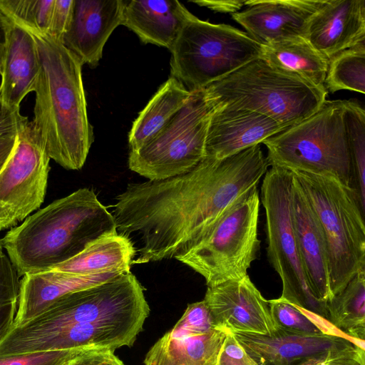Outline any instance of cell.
Returning <instances> with one entry per match:
<instances>
[{"instance_id":"33","label":"cell","mask_w":365,"mask_h":365,"mask_svg":"<svg viewBox=\"0 0 365 365\" xmlns=\"http://www.w3.org/2000/svg\"><path fill=\"white\" fill-rule=\"evenodd\" d=\"M20 292L19 276L3 251L0 252V306L18 302Z\"/></svg>"},{"instance_id":"18","label":"cell","mask_w":365,"mask_h":365,"mask_svg":"<svg viewBox=\"0 0 365 365\" xmlns=\"http://www.w3.org/2000/svg\"><path fill=\"white\" fill-rule=\"evenodd\" d=\"M205 157L222 159L262 143L285 128L269 117L245 109L214 106Z\"/></svg>"},{"instance_id":"29","label":"cell","mask_w":365,"mask_h":365,"mask_svg":"<svg viewBox=\"0 0 365 365\" xmlns=\"http://www.w3.org/2000/svg\"><path fill=\"white\" fill-rule=\"evenodd\" d=\"M324 86L331 93L341 90L365 93V41L329 60Z\"/></svg>"},{"instance_id":"1","label":"cell","mask_w":365,"mask_h":365,"mask_svg":"<svg viewBox=\"0 0 365 365\" xmlns=\"http://www.w3.org/2000/svg\"><path fill=\"white\" fill-rule=\"evenodd\" d=\"M269 167L260 145L232 155L205 157L187 173L128 184L116 197L118 233L135 249L133 264L176 259L192 249Z\"/></svg>"},{"instance_id":"5","label":"cell","mask_w":365,"mask_h":365,"mask_svg":"<svg viewBox=\"0 0 365 365\" xmlns=\"http://www.w3.org/2000/svg\"><path fill=\"white\" fill-rule=\"evenodd\" d=\"M205 90L214 106L252 110L285 129L315 113L327 95L324 87L278 71L259 57Z\"/></svg>"},{"instance_id":"21","label":"cell","mask_w":365,"mask_h":365,"mask_svg":"<svg viewBox=\"0 0 365 365\" xmlns=\"http://www.w3.org/2000/svg\"><path fill=\"white\" fill-rule=\"evenodd\" d=\"M120 274L82 275L51 269L25 274L20 280L18 309L13 326L28 322L65 294L103 283Z\"/></svg>"},{"instance_id":"42","label":"cell","mask_w":365,"mask_h":365,"mask_svg":"<svg viewBox=\"0 0 365 365\" xmlns=\"http://www.w3.org/2000/svg\"><path fill=\"white\" fill-rule=\"evenodd\" d=\"M324 365H365V354L339 357Z\"/></svg>"},{"instance_id":"28","label":"cell","mask_w":365,"mask_h":365,"mask_svg":"<svg viewBox=\"0 0 365 365\" xmlns=\"http://www.w3.org/2000/svg\"><path fill=\"white\" fill-rule=\"evenodd\" d=\"M344 122L351 167V187L365 211V110L354 100L346 102Z\"/></svg>"},{"instance_id":"25","label":"cell","mask_w":365,"mask_h":365,"mask_svg":"<svg viewBox=\"0 0 365 365\" xmlns=\"http://www.w3.org/2000/svg\"><path fill=\"white\" fill-rule=\"evenodd\" d=\"M259 58L272 67L317 87H324L329 61L305 38L262 46Z\"/></svg>"},{"instance_id":"16","label":"cell","mask_w":365,"mask_h":365,"mask_svg":"<svg viewBox=\"0 0 365 365\" xmlns=\"http://www.w3.org/2000/svg\"><path fill=\"white\" fill-rule=\"evenodd\" d=\"M325 0H247V8L232 14L261 46L305 38L309 21Z\"/></svg>"},{"instance_id":"4","label":"cell","mask_w":365,"mask_h":365,"mask_svg":"<svg viewBox=\"0 0 365 365\" xmlns=\"http://www.w3.org/2000/svg\"><path fill=\"white\" fill-rule=\"evenodd\" d=\"M115 230L113 214L83 187L30 215L1 242L20 277L52 269Z\"/></svg>"},{"instance_id":"36","label":"cell","mask_w":365,"mask_h":365,"mask_svg":"<svg viewBox=\"0 0 365 365\" xmlns=\"http://www.w3.org/2000/svg\"><path fill=\"white\" fill-rule=\"evenodd\" d=\"M68 365H125L113 351L108 350H91L85 351L74 359Z\"/></svg>"},{"instance_id":"37","label":"cell","mask_w":365,"mask_h":365,"mask_svg":"<svg viewBox=\"0 0 365 365\" xmlns=\"http://www.w3.org/2000/svg\"><path fill=\"white\" fill-rule=\"evenodd\" d=\"M28 121L19 110L9 107L0 99V134L17 133Z\"/></svg>"},{"instance_id":"7","label":"cell","mask_w":365,"mask_h":365,"mask_svg":"<svg viewBox=\"0 0 365 365\" xmlns=\"http://www.w3.org/2000/svg\"><path fill=\"white\" fill-rule=\"evenodd\" d=\"M347 100H326L312 115L267 138L269 166L330 175L351 187L344 112Z\"/></svg>"},{"instance_id":"2","label":"cell","mask_w":365,"mask_h":365,"mask_svg":"<svg viewBox=\"0 0 365 365\" xmlns=\"http://www.w3.org/2000/svg\"><path fill=\"white\" fill-rule=\"evenodd\" d=\"M150 313L143 289L130 272L65 294L28 322L12 326L5 338L43 334V351H115L130 347Z\"/></svg>"},{"instance_id":"35","label":"cell","mask_w":365,"mask_h":365,"mask_svg":"<svg viewBox=\"0 0 365 365\" xmlns=\"http://www.w3.org/2000/svg\"><path fill=\"white\" fill-rule=\"evenodd\" d=\"M73 0H55L51 24L46 34L61 42L73 14Z\"/></svg>"},{"instance_id":"22","label":"cell","mask_w":365,"mask_h":365,"mask_svg":"<svg viewBox=\"0 0 365 365\" xmlns=\"http://www.w3.org/2000/svg\"><path fill=\"white\" fill-rule=\"evenodd\" d=\"M11 22L1 74L0 99L9 107L19 110L26 96L34 92L40 66L32 33Z\"/></svg>"},{"instance_id":"11","label":"cell","mask_w":365,"mask_h":365,"mask_svg":"<svg viewBox=\"0 0 365 365\" xmlns=\"http://www.w3.org/2000/svg\"><path fill=\"white\" fill-rule=\"evenodd\" d=\"M212 110L205 88L194 91L189 101L151 139L130 150L129 169L148 180L191 170L205 158Z\"/></svg>"},{"instance_id":"23","label":"cell","mask_w":365,"mask_h":365,"mask_svg":"<svg viewBox=\"0 0 365 365\" xmlns=\"http://www.w3.org/2000/svg\"><path fill=\"white\" fill-rule=\"evenodd\" d=\"M188 11L177 0H123L121 25L143 43L170 50Z\"/></svg>"},{"instance_id":"9","label":"cell","mask_w":365,"mask_h":365,"mask_svg":"<svg viewBox=\"0 0 365 365\" xmlns=\"http://www.w3.org/2000/svg\"><path fill=\"white\" fill-rule=\"evenodd\" d=\"M260 197L255 187L215 224L197 245L176 258L205 279L207 287L247 274L259 249Z\"/></svg>"},{"instance_id":"30","label":"cell","mask_w":365,"mask_h":365,"mask_svg":"<svg viewBox=\"0 0 365 365\" xmlns=\"http://www.w3.org/2000/svg\"><path fill=\"white\" fill-rule=\"evenodd\" d=\"M55 0H0V11L29 31L46 34Z\"/></svg>"},{"instance_id":"34","label":"cell","mask_w":365,"mask_h":365,"mask_svg":"<svg viewBox=\"0 0 365 365\" xmlns=\"http://www.w3.org/2000/svg\"><path fill=\"white\" fill-rule=\"evenodd\" d=\"M216 365H257L230 331L220 349Z\"/></svg>"},{"instance_id":"15","label":"cell","mask_w":365,"mask_h":365,"mask_svg":"<svg viewBox=\"0 0 365 365\" xmlns=\"http://www.w3.org/2000/svg\"><path fill=\"white\" fill-rule=\"evenodd\" d=\"M215 329L271 334L276 329L268 300L248 275L207 287L205 298Z\"/></svg>"},{"instance_id":"39","label":"cell","mask_w":365,"mask_h":365,"mask_svg":"<svg viewBox=\"0 0 365 365\" xmlns=\"http://www.w3.org/2000/svg\"><path fill=\"white\" fill-rule=\"evenodd\" d=\"M17 309L18 302H11L0 306V341L13 326Z\"/></svg>"},{"instance_id":"43","label":"cell","mask_w":365,"mask_h":365,"mask_svg":"<svg viewBox=\"0 0 365 365\" xmlns=\"http://www.w3.org/2000/svg\"><path fill=\"white\" fill-rule=\"evenodd\" d=\"M2 251H3V247H2V245L1 242V239H0V252H1Z\"/></svg>"},{"instance_id":"14","label":"cell","mask_w":365,"mask_h":365,"mask_svg":"<svg viewBox=\"0 0 365 365\" xmlns=\"http://www.w3.org/2000/svg\"><path fill=\"white\" fill-rule=\"evenodd\" d=\"M227 331L215 329L204 300L189 304L171 330L148 351L145 365H216Z\"/></svg>"},{"instance_id":"19","label":"cell","mask_w":365,"mask_h":365,"mask_svg":"<svg viewBox=\"0 0 365 365\" xmlns=\"http://www.w3.org/2000/svg\"><path fill=\"white\" fill-rule=\"evenodd\" d=\"M306 38L328 61L365 41V0H325L309 21Z\"/></svg>"},{"instance_id":"27","label":"cell","mask_w":365,"mask_h":365,"mask_svg":"<svg viewBox=\"0 0 365 365\" xmlns=\"http://www.w3.org/2000/svg\"><path fill=\"white\" fill-rule=\"evenodd\" d=\"M327 309L329 323L364 347L365 269L327 301Z\"/></svg>"},{"instance_id":"12","label":"cell","mask_w":365,"mask_h":365,"mask_svg":"<svg viewBox=\"0 0 365 365\" xmlns=\"http://www.w3.org/2000/svg\"><path fill=\"white\" fill-rule=\"evenodd\" d=\"M50 158L31 121L17 132L0 171V232L15 227L40 207L46 193Z\"/></svg>"},{"instance_id":"20","label":"cell","mask_w":365,"mask_h":365,"mask_svg":"<svg viewBox=\"0 0 365 365\" xmlns=\"http://www.w3.org/2000/svg\"><path fill=\"white\" fill-rule=\"evenodd\" d=\"M290 205L294 231L309 287L316 298L327 302L331 293L324 237L312 207L293 175Z\"/></svg>"},{"instance_id":"26","label":"cell","mask_w":365,"mask_h":365,"mask_svg":"<svg viewBox=\"0 0 365 365\" xmlns=\"http://www.w3.org/2000/svg\"><path fill=\"white\" fill-rule=\"evenodd\" d=\"M192 92L170 76L133 121L128 134L130 150L151 139L189 101Z\"/></svg>"},{"instance_id":"17","label":"cell","mask_w":365,"mask_h":365,"mask_svg":"<svg viewBox=\"0 0 365 365\" xmlns=\"http://www.w3.org/2000/svg\"><path fill=\"white\" fill-rule=\"evenodd\" d=\"M123 0H73L61 43L82 65L98 66L106 43L122 21Z\"/></svg>"},{"instance_id":"24","label":"cell","mask_w":365,"mask_h":365,"mask_svg":"<svg viewBox=\"0 0 365 365\" xmlns=\"http://www.w3.org/2000/svg\"><path fill=\"white\" fill-rule=\"evenodd\" d=\"M135 254L132 242L115 230L98 237L78 255L52 269L82 275L125 273L130 272Z\"/></svg>"},{"instance_id":"31","label":"cell","mask_w":365,"mask_h":365,"mask_svg":"<svg viewBox=\"0 0 365 365\" xmlns=\"http://www.w3.org/2000/svg\"><path fill=\"white\" fill-rule=\"evenodd\" d=\"M269 311L278 329L303 335L336 334L327 326L314 318V314L280 298L268 300Z\"/></svg>"},{"instance_id":"40","label":"cell","mask_w":365,"mask_h":365,"mask_svg":"<svg viewBox=\"0 0 365 365\" xmlns=\"http://www.w3.org/2000/svg\"><path fill=\"white\" fill-rule=\"evenodd\" d=\"M17 133L0 134V171L16 144Z\"/></svg>"},{"instance_id":"38","label":"cell","mask_w":365,"mask_h":365,"mask_svg":"<svg viewBox=\"0 0 365 365\" xmlns=\"http://www.w3.org/2000/svg\"><path fill=\"white\" fill-rule=\"evenodd\" d=\"M190 2L200 6L206 7L215 12L230 13L238 12L245 6L246 0H191Z\"/></svg>"},{"instance_id":"32","label":"cell","mask_w":365,"mask_h":365,"mask_svg":"<svg viewBox=\"0 0 365 365\" xmlns=\"http://www.w3.org/2000/svg\"><path fill=\"white\" fill-rule=\"evenodd\" d=\"M91 351V350H89ZM81 349L49 350L0 356V365H68Z\"/></svg>"},{"instance_id":"3","label":"cell","mask_w":365,"mask_h":365,"mask_svg":"<svg viewBox=\"0 0 365 365\" xmlns=\"http://www.w3.org/2000/svg\"><path fill=\"white\" fill-rule=\"evenodd\" d=\"M31 33L40 70L31 122L51 159L67 170H80L94 140L88 117L83 65L58 40L46 34Z\"/></svg>"},{"instance_id":"6","label":"cell","mask_w":365,"mask_h":365,"mask_svg":"<svg viewBox=\"0 0 365 365\" xmlns=\"http://www.w3.org/2000/svg\"><path fill=\"white\" fill-rule=\"evenodd\" d=\"M290 171L312 207L324 237L331 298L359 271L365 269V211L353 188L336 177Z\"/></svg>"},{"instance_id":"10","label":"cell","mask_w":365,"mask_h":365,"mask_svg":"<svg viewBox=\"0 0 365 365\" xmlns=\"http://www.w3.org/2000/svg\"><path fill=\"white\" fill-rule=\"evenodd\" d=\"M269 167L263 177L260 200L265 212L267 257L282 284L279 298L328 322L327 302L312 292L299 256L290 205L292 172Z\"/></svg>"},{"instance_id":"13","label":"cell","mask_w":365,"mask_h":365,"mask_svg":"<svg viewBox=\"0 0 365 365\" xmlns=\"http://www.w3.org/2000/svg\"><path fill=\"white\" fill-rule=\"evenodd\" d=\"M232 332L257 365H324L365 354L357 341L337 333L303 335L278 328L269 335Z\"/></svg>"},{"instance_id":"41","label":"cell","mask_w":365,"mask_h":365,"mask_svg":"<svg viewBox=\"0 0 365 365\" xmlns=\"http://www.w3.org/2000/svg\"><path fill=\"white\" fill-rule=\"evenodd\" d=\"M10 19L0 11V75L11 26Z\"/></svg>"},{"instance_id":"8","label":"cell","mask_w":365,"mask_h":365,"mask_svg":"<svg viewBox=\"0 0 365 365\" xmlns=\"http://www.w3.org/2000/svg\"><path fill=\"white\" fill-rule=\"evenodd\" d=\"M170 51V76L194 91L259 58L262 46L242 30L201 20L188 11Z\"/></svg>"}]
</instances>
